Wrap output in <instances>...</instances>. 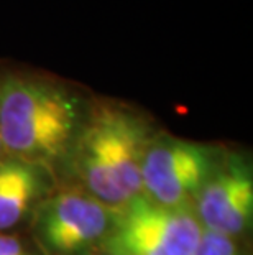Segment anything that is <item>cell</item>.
<instances>
[{
    "label": "cell",
    "instance_id": "obj_1",
    "mask_svg": "<svg viewBox=\"0 0 253 255\" xmlns=\"http://www.w3.org/2000/svg\"><path fill=\"white\" fill-rule=\"evenodd\" d=\"M97 94L41 69L0 61V140L5 155L58 176Z\"/></svg>",
    "mask_w": 253,
    "mask_h": 255
},
{
    "label": "cell",
    "instance_id": "obj_2",
    "mask_svg": "<svg viewBox=\"0 0 253 255\" xmlns=\"http://www.w3.org/2000/svg\"><path fill=\"white\" fill-rule=\"evenodd\" d=\"M158 128L143 109L97 96L58 175L59 186L78 188L114 211L125 208L143 196V156Z\"/></svg>",
    "mask_w": 253,
    "mask_h": 255
},
{
    "label": "cell",
    "instance_id": "obj_3",
    "mask_svg": "<svg viewBox=\"0 0 253 255\" xmlns=\"http://www.w3.org/2000/svg\"><path fill=\"white\" fill-rule=\"evenodd\" d=\"M115 211L73 186H59L35 211L26 234L41 255H100Z\"/></svg>",
    "mask_w": 253,
    "mask_h": 255
},
{
    "label": "cell",
    "instance_id": "obj_4",
    "mask_svg": "<svg viewBox=\"0 0 253 255\" xmlns=\"http://www.w3.org/2000/svg\"><path fill=\"white\" fill-rule=\"evenodd\" d=\"M225 148V145L194 142L158 128L143 156V196L168 208L192 206Z\"/></svg>",
    "mask_w": 253,
    "mask_h": 255
},
{
    "label": "cell",
    "instance_id": "obj_5",
    "mask_svg": "<svg viewBox=\"0 0 253 255\" xmlns=\"http://www.w3.org/2000/svg\"><path fill=\"white\" fill-rule=\"evenodd\" d=\"M201 234L192 206L168 208L140 196L115 211L100 255H192Z\"/></svg>",
    "mask_w": 253,
    "mask_h": 255
},
{
    "label": "cell",
    "instance_id": "obj_6",
    "mask_svg": "<svg viewBox=\"0 0 253 255\" xmlns=\"http://www.w3.org/2000/svg\"><path fill=\"white\" fill-rule=\"evenodd\" d=\"M192 209L204 231L247 241L253 226V161L249 151L225 148Z\"/></svg>",
    "mask_w": 253,
    "mask_h": 255
},
{
    "label": "cell",
    "instance_id": "obj_7",
    "mask_svg": "<svg viewBox=\"0 0 253 255\" xmlns=\"http://www.w3.org/2000/svg\"><path fill=\"white\" fill-rule=\"evenodd\" d=\"M59 188L50 168L3 155L0 158V234L26 231L38 206Z\"/></svg>",
    "mask_w": 253,
    "mask_h": 255
},
{
    "label": "cell",
    "instance_id": "obj_8",
    "mask_svg": "<svg viewBox=\"0 0 253 255\" xmlns=\"http://www.w3.org/2000/svg\"><path fill=\"white\" fill-rule=\"evenodd\" d=\"M192 255H252L245 239H235L204 231Z\"/></svg>",
    "mask_w": 253,
    "mask_h": 255
},
{
    "label": "cell",
    "instance_id": "obj_9",
    "mask_svg": "<svg viewBox=\"0 0 253 255\" xmlns=\"http://www.w3.org/2000/svg\"><path fill=\"white\" fill-rule=\"evenodd\" d=\"M0 255H41L26 231L0 234Z\"/></svg>",
    "mask_w": 253,
    "mask_h": 255
},
{
    "label": "cell",
    "instance_id": "obj_10",
    "mask_svg": "<svg viewBox=\"0 0 253 255\" xmlns=\"http://www.w3.org/2000/svg\"><path fill=\"white\" fill-rule=\"evenodd\" d=\"M5 155V150H3V145H2V140H0V158Z\"/></svg>",
    "mask_w": 253,
    "mask_h": 255
}]
</instances>
